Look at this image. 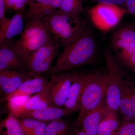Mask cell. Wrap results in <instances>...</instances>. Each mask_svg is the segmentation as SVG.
I'll return each instance as SVG.
<instances>
[{
	"mask_svg": "<svg viewBox=\"0 0 135 135\" xmlns=\"http://www.w3.org/2000/svg\"><path fill=\"white\" fill-rule=\"evenodd\" d=\"M97 50L94 33L87 26L74 41L64 49L49 71L52 75H57L91 64L96 57Z\"/></svg>",
	"mask_w": 135,
	"mask_h": 135,
	"instance_id": "cell-1",
	"label": "cell"
},
{
	"mask_svg": "<svg viewBox=\"0 0 135 135\" xmlns=\"http://www.w3.org/2000/svg\"><path fill=\"white\" fill-rule=\"evenodd\" d=\"M53 35L43 18L30 20L20 38L15 42L18 55L24 64L39 49L50 41Z\"/></svg>",
	"mask_w": 135,
	"mask_h": 135,
	"instance_id": "cell-2",
	"label": "cell"
},
{
	"mask_svg": "<svg viewBox=\"0 0 135 135\" xmlns=\"http://www.w3.org/2000/svg\"><path fill=\"white\" fill-rule=\"evenodd\" d=\"M43 18L51 33L58 39L64 49L74 41L87 26L80 16H70L59 9L51 11Z\"/></svg>",
	"mask_w": 135,
	"mask_h": 135,
	"instance_id": "cell-3",
	"label": "cell"
},
{
	"mask_svg": "<svg viewBox=\"0 0 135 135\" xmlns=\"http://www.w3.org/2000/svg\"><path fill=\"white\" fill-rule=\"evenodd\" d=\"M107 81V74L89 73L81 97L75 128H79L83 119L89 113L104 102Z\"/></svg>",
	"mask_w": 135,
	"mask_h": 135,
	"instance_id": "cell-4",
	"label": "cell"
},
{
	"mask_svg": "<svg viewBox=\"0 0 135 135\" xmlns=\"http://www.w3.org/2000/svg\"><path fill=\"white\" fill-rule=\"evenodd\" d=\"M60 44L53 35L50 41L36 51L24 63L25 70L31 77L49 71L58 53Z\"/></svg>",
	"mask_w": 135,
	"mask_h": 135,
	"instance_id": "cell-5",
	"label": "cell"
},
{
	"mask_svg": "<svg viewBox=\"0 0 135 135\" xmlns=\"http://www.w3.org/2000/svg\"><path fill=\"white\" fill-rule=\"evenodd\" d=\"M127 13L124 8L102 3H99L88 11L91 22L98 29L103 31H107L116 27Z\"/></svg>",
	"mask_w": 135,
	"mask_h": 135,
	"instance_id": "cell-6",
	"label": "cell"
},
{
	"mask_svg": "<svg viewBox=\"0 0 135 135\" xmlns=\"http://www.w3.org/2000/svg\"><path fill=\"white\" fill-rule=\"evenodd\" d=\"M107 69L105 104L111 110L119 111L120 100V85L122 79L116 61L109 51L104 53Z\"/></svg>",
	"mask_w": 135,
	"mask_h": 135,
	"instance_id": "cell-7",
	"label": "cell"
},
{
	"mask_svg": "<svg viewBox=\"0 0 135 135\" xmlns=\"http://www.w3.org/2000/svg\"><path fill=\"white\" fill-rule=\"evenodd\" d=\"M73 80L72 73L65 72L52 75L50 81V94L53 106H64Z\"/></svg>",
	"mask_w": 135,
	"mask_h": 135,
	"instance_id": "cell-8",
	"label": "cell"
},
{
	"mask_svg": "<svg viewBox=\"0 0 135 135\" xmlns=\"http://www.w3.org/2000/svg\"><path fill=\"white\" fill-rule=\"evenodd\" d=\"M12 39L0 42V71L25 70V65L18 55Z\"/></svg>",
	"mask_w": 135,
	"mask_h": 135,
	"instance_id": "cell-9",
	"label": "cell"
},
{
	"mask_svg": "<svg viewBox=\"0 0 135 135\" xmlns=\"http://www.w3.org/2000/svg\"><path fill=\"white\" fill-rule=\"evenodd\" d=\"M50 81L45 89L27 99L19 107L11 111V114L16 118L23 113L41 110L52 105L50 94Z\"/></svg>",
	"mask_w": 135,
	"mask_h": 135,
	"instance_id": "cell-10",
	"label": "cell"
},
{
	"mask_svg": "<svg viewBox=\"0 0 135 135\" xmlns=\"http://www.w3.org/2000/svg\"><path fill=\"white\" fill-rule=\"evenodd\" d=\"M73 80L70 87L64 108L72 113L79 110L80 101L89 73H72Z\"/></svg>",
	"mask_w": 135,
	"mask_h": 135,
	"instance_id": "cell-11",
	"label": "cell"
},
{
	"mask_svg": "<svg viewBox=\"0 0 135 135\" xmlns=\"http://www.w3.org/2000/svg\"><path fill=\"white\" fill-rule=\"evenodd\" d=\"M31 78L26 71L16 70L0 71L1 90L7 96L15 92L23 83Z\"/></svg>",
	"mask_w": 135,
	"mask_h": 135,
	"instance_id": "cell-12",
	"label": "cell"
},
{
	"mask_svg": "<svg viewBox=\"0 0 135 135\" xmlns=\"http://www.w3.org/2000/svg\"><path fill=\"white\" fill-rule=\"evenodd\" d=\"M17 12L0 23V42L12 40L23 32L25 9Z\"/></svg>",
	"mask_w": 135,
	"mask_h": 135,
	"instance_id": "cell-13",
	"label": "cell"
},
{
	"mask_svg": "<svg viewBox=\"0 0 135 135\" xmlns=\"http://www.w3.org/2000/svg\"><path fill=\"white\" fill-rule=\"evenodd\" d=\"M72 113L65 108L50 106L41 110L23 113L17 118H31L46 122L62 119V117H68Z\"/></svg>",
	"mask_w": 135,
	"mask_h": 135,
	"instance_id": "cell-14",
	"label": "cell"
},
{
	"mask_svg": "<svg viewBox=\"0 0 135 135\" xmlns=\"http://www.w3.org/2000/svg\"><path fill=\"white\" fill-rule=\"evenodd\" d=\"M49 81L47 78L41 75L32 77L23 83L14 93L6 97V99L8 101L15 98L38 94L45 89Z\"/></svg>",
	"mask_w": 135,
	"mask_h": 135,
	"instance_id": "cell-15",
	"label": "cell"
},
{
	"mask_svg": "<svg viewBox=\"0 0 135 135\" xmlns=\"http://www.w3.org/2000/svg\"><path fill=\"white\" fill-rule=\"evenodd\" d=\"M106 108L104 102L90 112L83 119L78 129H82L88 135H97L98 126Z\"/></svg>",
	"mask_w": 135,
	"mask_h": 135,
	"instance_id": "cell-16",
	"label": "cell"
},
{
	"mask_svg": "<svg viewBox=\"0 0 135 135\" xmlns=\"http://www.w3.org/2000/svg\"><path fill=\"white\" fill-rule=\"evenodd\" d=\"M29 6L24 15V19L27 22L32 18H43L51 11L59 9L54 0L34 1Z\"/></svg>",
	"mask_w": 135,
	"mask_h": 135,
	"instance_id": "cell-17",
	"label": "cell"
},
{
	"mask_svg": "<svg viewBox=\"0 0 135 135\" xmlns=\"http://www.w3.org/2000/svg\"><path fill=\"white\" fill-rule=\"evenodd\" d=\"M120 127L117 112L106 107L98 126L97 135L117 134Z\"/></svg>",
	"mask_w": 135,
	"mask_h": 135,
	"instance_id": "cell-18",
	"label": "cell"
},
{
	"mask_svg": "<svg viewBox=\"0 0 135 135\" xmlns=\"http://www.w3.org/2000/svg\"><path fill=\"white\" fill-rule=\"evenodd\" d=\"M17 118L25 135H44L46 122L31 118Z\"/></svg>",
	"mask_w": 135,
	"mask_h": 135,
	"instance_id": "cell-19",
	"label": "cell"
},
{
	"mask_svg": "<svg viewBox=\"0 0 135 135\" xmlns=\"http://www.w3.org/2000/svg\"><path fill=\"white\" fill-rule=\"evenodd\" d=\"M1 135H25L17 118L11 114L0 123Z\"/></svg>",
	"mask_w": 135,
	"mask_h": 135,
	"instance_id": "cell-20",
	"label": "cell"
},
{
	"mask_svg": "<svg viewBox=\"0 0 135 135\" xmlns=\"http://www.w3.org/2000/svg\"><path fill=\"white\" fill-rule=\"evenodd\" d=\"M71 132L69 123L60 119L47 124L44 135H69Z\"/></svg>",
	"mask_w": 135,
	"mask_h": 135,
	"instance_id": "cell-21",
	"label": "cell"
},
{
	"mask_svg": "<svg viewBox=\"0 0 135 135\" xmlns=\"http://www.w3.org/2000/svg\"><path fill=\"white\" fill-rule=\"evenodd\" d=\"M73 16H80L84 12L83 0H62L59 9Z\"/></svg>",
	"mask_w": 135,
	"mask_h": 135,
	"instance_id": "cell-22",
	"label": "cell"
},
{
	"mask_svg": "<svg viewBox=\"0 0 135 135\" xmlns=\"http://www.w3.org/2000/svg\"><path fill=\"white\" fill-rule=\"evenodd\" d=\"M113 36L119 38L135 48V24H127L117 30Z\"/></svg>",
	"mask_w": 135,
	"mask_h": 135,
	"instance_id": "cell-23",
	"label": "cell"
},
{
	"mask_svg": "<svg viewBox=\"0 0 135 135\" xmlns=\"http://www.w3.org/2000/svg\"><path fill=\"white\" fill-rule=\"evenodd\" d=\"M120 88L126 95L128 103L135 111V83L122 80Z\"/></svg>",
	"mask_w": 135,
	"mask_h": 135,
	"instance_id": "cell-24",
	"label": "cell"
},
{
	"mask_svg": "<svg viewBox=\"0 0 135 135\" xmlns=\"http://www.w3.org/2000/svg\"><path fill=\"white\" fill-rule=\"evenodd\" d=\"M117 134L118 135H135V123L127 122L120 126Z\"/></svg>",
	"mask_w": 135,
	"mask_h": 135,
	"instance_id": "cell-25",
	"label": "cell"
},
{
	"mask_svg": "<svg viewBox=\"0 0 135 135\" xmlns=\"http://www.w3.org/2000/svg\"><path fill=\"white\" fill-rule=\"evenodd\" d=\"M119 59L126 67L135 74V52Z\"/></svg>",
	"mask_w": 135,
	"mask_h": 135,
	"instance_id": "cell-26",
	"label": "cell"
},
{
	"mask_svg": "<svg viewBox=\"0 0 135 135\" xmlns=\"http://www.w3.org/2000/svg\"><path fill=\"white\" fill-rule=\"evenodd\" d=\"M33 2V0H16L12 9L16 11L24 10L26 5H29Z\"/></svg>",
	"mask_w": 135,
	"mask_h": 135,
	"instance_id": "cell-27",
	"label": "cell"
},
{
	"mask_svg": "<svg viewBox=\"0 0 135 135\" xmlns=\"http://www.w3.org/2000/svg\"><path fill=\"white\" fill-rule=\"evenodd\" d=\"M123 6L127 13L135 16V0H127Z\"/></svg>",
	"mask_w": 135,
	"mask_h": 135,
	"instance_id": "cell-28",
	"label": "cell"
},
{
	"mask_svg": "<svg viewBox=\"0 0 135 135\" xmlns=\"http://www.w3.org/2000/svg\"><path fill=\"white\" fill-rule=\"evenodd\" d=\"M92 1L98 3H99L102 4H109L117 5L123 6L124 3H126L127 0H90Z\"/></svg>",
	"mask_w": 135,
	"mask_h": 135,
	"instance_id": "cell-29",
	"label": "cell"
},
{
	"mask_svg": "<svg viewBox=\"0 0 135 135\" xmlns=\"http://www.w3.org/2000/svg\"><path fill=\"white\" fill-rule=\"evenodd\" d=\"M8 9L5 0H0V23L7 19L6 12Z\"/></svg>",
	"mask_w": 135,
	"mask_h": 135,
	"instance_id": "cell-30",
	"label": "cell"
},
{
	"mask_svg": "<svg viewBox=\"0 0 135 135\" xmlns=\"http://www.w3.org/2000/svg\"><path fill=\"white\" fill-rule=\"evenodd\" d=\"M75 131L74 133L71 132L69 135H88L86 133H85L81 129H75Z\"/></svg>",
	"mask_w": 135,
	"mask_h": 135,
	"instance_id": "cell-31",
	"label": "cell"
},
{
	"mask_svg": "<svg viewBox=\"0 0 135 135\" xmlns=\"http://www.w3.org/2000/svg\"><path fill=\"white\" fill-rule=\"evenodd\" d=\"M8 9H12L16 0H5Z\"/></svg>",
	"mask_w": 135,
	"mask_h": 135,
	"instance_id": "cell-32",
	"label": "cell"
},
{
	"mask_svg": "<svg viewBox=\"0 0 135 135\" xmlns=\"http://www.w3.org/2000/svg\"><path fill=\"white\" fill-rule=\"evenodd\" d=\"M41 1V0H35V1L36 2H40Z\"/></svg>",
	"mask_w": 135,
	"mask_h": 135,
	"instance_id": "cell-33",
	"label": "cell"
},
{
	"mask_svg": "<svg viewBox=\"0 0 135 135\" xmlns=\"http://www.w3.org/2000/svg\"><path fill=\"white\" fill-rule=\"evenodd\" d=\"M118 135L117 134H116V135Z\"/></svg>",
	"mask_w": 135,
	"mask_h": 135,
	"instance_id": "cell-34",
	"label": "cell"
},
{
	"mask_svg": "<svg viewBox=\"0 0 135 135\" xmlns=\"http://www.w3.org/2000/svg\"></svg>",
	"mask_w": 135,
	"mask_h": 135,
	"instance_id": "cell-35",
	"label": "cell"
}]
</instances>
